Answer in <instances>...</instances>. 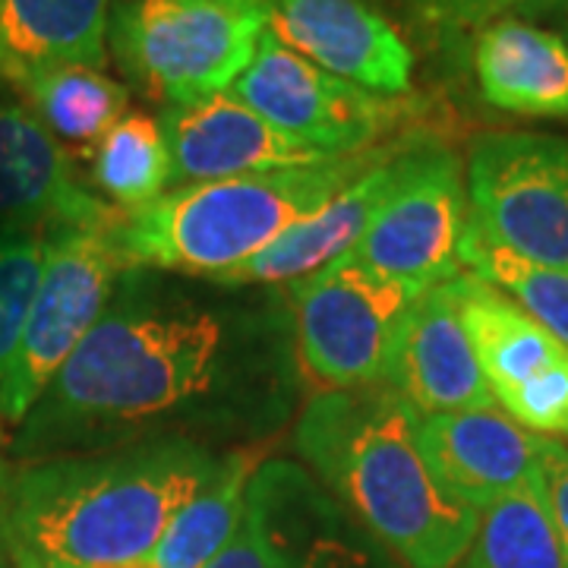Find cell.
Instances as JSON below:
<instances>
[{"label":"cell","mask_w":568,"mask_h":568,"mask_svg":"<svg viewBox=\"0 0 568 568\" xmlns=\"http://www.w3.org/2000/svg\"><path fill=\"white\" fill-rule=\"evenodd\" d=\"M253 316L200 306L123 272L95 328L41 392L13 443L17 462L77 455V448L133 446L145 429L241 410L268 395L265 335Z\"/></svg>","instance_id":"obj_1"},{"label":"cell","mask_w":568,"mask_h":568,"mask_svg":"<svg viewBox=\"0 0 568 568\" xmlns=\"http://www.w3.org/2000/svg\"><path fill=\"white\" fill-rule=\"evenodd\" d=\"M215 455L168 436L114 452L0 462V549L13 568H140Z\"/></svg>","instance_id":"obj_2"},{"label":"cell","mask_w":568,"mask_h":568,"mask_svg":"<svg viewBox=\"0 0 568 568\" xmlns=\"http://www.w3.org/2000/svg\"><path fill=\"white\" fill-rule=\"evenodd\" d=\"M420 414L383 383L325 388L304 407L294 443L405 566H462L480 511L448 499L417 446Z\"/></svg>","instance_id":"obj_3"},{"label":"cell","mask_w":568,"mask_h":568,"mask_svg":"<svg viewBox=\"0 0 568 568\" xmlns=\"http://www.w3.org/2000/svg\"><path fill=\"white\" fill-rule=\"evenodd\" d=\"M392 145L395 140L306 168L168 190L155 203L121 212L111 244L123 272H178L212 282L320 212Z\"/></svg>","instance_id":"obj_4"},{"label":"cell","mask_w":568,"mask_h":568,"mask_svg":"<svg viewBox=\"0 0 568 568\" xmlns=\"http://www.w3.org/2000/svg\"><path fill=\"white\" fill-rule=\"evenodd\" d=\"M265 29L256 0H123L108 44L126 80L164 108L227 92Z\"/></svg>","instance_id":"obj_5"},{"label":"cell","mask_w":568,"mask_h":568,"mask_svg":"<svg viewBox=\"0 0 568 568\" xmlns=\"http://www.w3.org/2000/svg\"><path fill=\"white\" fill-rule=\"evenodd\" d=\"M424 291L379 275L351 253L291 284L297 364L325 388L383 383L398 325Z\"/></svg>","instance_id":"obj_6"},{"label":"cell","mask_w":568,"mask_h":568,"mask_svg":"<svg viewBox=\"0 0 568 568\" xmlns=\"http://www.w3.org/2000/svg\"><path fill=\"white\" fill-rule=\"evenodd\" d=\"M121 275L111 224L44 231V268L20 351L0 388V424L20 426L29 417L54 373L104 316Z\"/></svg>","instance_id":"obj_7"},{"label":"cell","mask_w":568,"mask_h":568,"mask_svg":"<svg viewBox=\"0 0 568 568\" xmlns=\"http://www.w3.org/2000/svg\"><path fill=\"white\" fill-rule=\"evenodd\" d=\"M470 224L489 244L568 272V140L489 133L467 155Z\"/></svg>","instance_id":"obj_8"},{"label":"cell","mask_w":568,"mask_h":568,"mask_svg":"<svg viewBox=\"0 0 568 568\" xmlns=\"http://www.w3.org/2000/svg\"><path fill=\"white\" fill-rule=\"evenodd\" d=\"M260 118L325 155H357L386 145L414 102L376 95L310 63L265 29L256 54L231 85Z\"/></svg>","instance_id":"obj_9"},{"label":"cell","mask_w":568,"mask_h":568,"mask_svg":"<svg viewBox=\"0 0 568 568\" xmlns=\"http://www.w3.org/2000/svg\"><path fill=\"white\" fill-rule=\"evenodd\" d=\"M467 224L462 159L439 142L414 136L402 159V178L351 256L379 275L429 291L465 272Z\"/></svg>","instance_id":"obj_10"},{"label":"cell","mask_w":568,"mask_h":568,"mask_svg":"<svg viewBox=\"0 0 568 568\" xmlns=\"http://www.w3.org/2000/svg\"><path fill=\"white\" fill-rule=\"evenodd\" d=\"M159 126L171 155V190L332 159L272 126L231 89L200 102L164 104Z\"/></svg>","instance_id":"obj_11"},{"label":"cell","mask_w":568,"mask_h":568,"mask_svg":"<svg viewBox=\"0 0 568 568\" xmlns=\"http://www.w3.org/2000/svg\"><path fill=\"white\" fill-rule=\"evenodd\" d=\"M268 29L310 63L376 95L402 99L414 80V51L366 0H256Z\"/></svg>","instance_id":"obj_12"},{"label":"cell","mask_w":568,"mask_h":568,"mask_svg":"<svg viewBox=\"0 0 568 568\" xmlns=\"http://www.w3.org/2000/svg\"><path fill=\"white\" fill-rule=\"evenodd\" d=\"M383 386L420 417L496 407L448 282L410 304L388 354Z\"/></svg>","instance_id":"obj_13"},{"label":"cell","mask_w":568,"mask_h":568,"mask_svg":"<svg viewBox=\"0 0 568 568\" xmlns=\"http://www.w3.org/2000/svg\"><path fill=\"white\" fill-rule=\"evenodd\" d=\"M417 446L448 499L487 511L534 480L540 436L515 424L503 407H480L420 417Z\"/></svg>","instance_id":"obj_14"},{"label":"cell","mask_w":568,"mask_h":568,"mask_svg":"<svg viewBox=\"0 0 568 568\" xmlns=\"http://www.w3.org/2000/svg\"><path fill=\"white\" fill-rule=\"evenodd\" d=\"M121 209L92 196L70 152L22 102L0 99V222L3 227H104Z\"/></svg>","instance_id":"obj_15"},{"label":"cell","mask_w":568,"mask_h":568,"mask_svg":"<svg viewBox=\"0 0 568 568\" xmlns=\"http://www.w3.org/2000/svg\"><path fill=\"white\" fill-rule=\"evenodd\" d=\"M410 142L414 136L395 140V145L379 162L364 171L357 181L347 183L345 190L338 196H332L320 212L287 227L275 244L265 246L263 253H256L244 265L227 268L212 282L219 287L294 284L325 268L328 263H335L338 256L351 253L402 178V159H405Z\"/></svg>","instance_id":"obj_16"},{"label":"cell","mask_w":568,"mask_h":568,"mask_svg":"<svg viewBox=\"0 0 568 568\" xmlns=\"http://www.w3.org/2000/svg\"><path fill=\"white\" fill-rule=\"evenodd\" d=\"M474 73L493 108L568 121V41L528 20H493L474 41Z\"/></svg>","instance_id":"obj_17"},{"label":"cell","mask_w":568,"mask_h":568,"mask_svg":"<svg viewBox=\"0 0 568 568\" xmlns=\"http://www.w3.org/2000/svg\"><path fill=\"white\" fill-rule=\"evenodd\" d=\"M114 0H0V89L48 67L108 63Z\"/></svg>","instance_id":"obj_18"},{"label":"cell","mask_w":568,"mask_h":568,"mask_svg":"<svg viewBox=\"0 0 568 568\" xmlns=\"http://www.w3.org/2000/svg\"><path fill=\"white\" fill-rule=\"evenodd\" d=\"M448 284L493 395L525 386L568 357V347L559 345L544 325L530 320L499 287L470 272L455 275Z\"/></svg>","instance_id":"obj_19"},{"label":"cell","mask_w":568,"mask_h":568,"mask_svg":"<svg viewBox=\"0 0 568 568\" xmlns=\"http://www.w3.org/2000/svg\"><path fill=\"white\" fill-rule=\"evenodd\" d=\"M263 465L256 448L222 455L205 484L168 521L145 568H205L241 525L246 487Z\"/></svg>","instance_id":"obj_20"},{"label":"cell","mask_w":568,"mask_h":568,"mask_svg":"<svg viewBox=\"0 0 568 568\" xmlns=\"http://www.w3.org/2000/svg\"><path fill=\"white\" fill-rule=\"evenodd\" d=\"M10 89H17L20 102L63 149H77L82 155L95 152L130 104V89L123 82L111 80L99 67L80 63L36 70Z\"/></svg>","instance_id":"obj_21"},{"label":"cell","mask_w":568,"mask_h":568,"mask_svg":"<svg viewBox=\"0 0 568 568\" xmlns=\"http://www.w3.org/2000/svg\"><path fill=\"white\" fill-rule=\"evenodd\" d=\"M92 181L121 212L155 203L171 190V155L159 118L126 111L95 145Z\"/></svg>","instance_id":"obj_22"},{"label":"cell","mask_w":568,"mask_h":568,"mask_svg":"<svg viewBox=\"0 0 568 568\" xmlns=\"http://www.w3.org/2000/svg\"><path fill=\"white\" fill-rule=\"evenodd\" d=\"M462 568H568V547L552 528L534 480L480 511V528Z\"/></svg>","instance_id":"obj_23"},{"label":"cell","mask_w":568,"mask_h":568,"mask_svg":"<svg viewBox=\"0 0 568 568\" xmlns=\"http://www.w3.org/2000/svg\"><path fill=\"white\" fill-rule=\"evenodd\" d=\"M465 272L484 278L493 287H499L506 297L528 313L530 320L547 328L549 335L568 347V272L549 268L508 253L503 246L489 244L487 237L467 224L465 250H462Z\"/></svg>","instance_id":"obj_24"},{"label":"cell","mask_w":568,"mask_h":568,"mask_svg":"<svg viewBox=\"0 0 568 568\" xmlns=\"http://www.w3.org/2000/svg\"><path fill=\"white\" fill-rule=\"evenodd\" d=\"M44 268V231L0 227V388L20 351Z\"/></svg>","instance_id":"obj_25"},{"label":"cell","mask_w":568,"mask_h":568,"mask_svg":"<svg viewBox=\"0 0 568 568\" xmlns=\"http://www.w3.org/2000/svg\"><path fill=\"white\" fill-rule=\"evenodd\" d=\"M493 398L515 424L534 436L568 443V357L525 386L496 392Z\"/></svg>","instance_id":"obj_26"},{"label":"cell","mask_w":568,"mask_h":568,"mask_svg":"<svg viewBox=\"0 0 568 568\" xmlns=\"http://www.w3.org/2000/svg\"><path fill=\"white\" fill-rule=\"evenodd\" d=\"M205 568H278L275 547L265 528V515L256 493L246 487V503L241 525L234 530V537L224 544V549Z\"/></svg>","instance_id":"obj_27"},{"label":"cell","mask_w":568,"mask_h":568,"mask_svg":"<svg viewBox=\"0 0 568 568\" xmlns=\"http://www.w3.org/2000/svg\"><path fill=\"white\" fill-rule=\"evenodd\" d=\"M534 487L540 493V503L547 508L549 521L568 547V446L559 439L540 436L537 455V477Z\"/></svg>","instance_id":"obj_28"},{"label":"cell","mask_w":568,"mask_h":568,"mask_svg":"<svg viewBox=\"0 0 568 568\" xmlns=\"http://www.w3.org/2000/svg\"><path fill=\"white\" fill-rule=\"evenodd\" d=\"M566 0H458L448 20L487 26L493 20H544L559 17Z\"/></svg>","instance_id":"obj_29"},{"label":"cell","mask_w":568,"mask_h":568,"mask_svg":"<svg viewBox=\"0 0 568 568\" xmlns=\"http://www.w3.org/2000/svg\"><path fill=\"white\" fill-rule=\"evenodd\" d=\"M417 3H424L426 10H433L436 17H446V20H448V13H452V7H455L458 0H417Z\"/></svg>","instance_id":"obj_30"},{"label":"cell","mask_w":568,"mask_h":568,"mask_svg":"<svg viewBox=\"0 0 568 568\" xmlns=\"http://www.w3.org/2000/svg\"><path fill=\"white\" fill-rule=\"evenodd\" d=\"M559 36L568 41V0L566 7H562V13H559Z\"/></svg>","instance_id":"obj_31"}]
</instances>
